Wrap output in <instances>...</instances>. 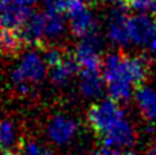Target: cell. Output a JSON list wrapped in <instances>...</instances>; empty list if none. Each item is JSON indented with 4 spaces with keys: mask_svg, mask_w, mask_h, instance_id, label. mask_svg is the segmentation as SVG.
I'll return each instance as SVG.
<instances>
[{
    "mask_svg": "<svg viewBox=\"0 0 156 155\" xmlns=\"http://www.w3.org/2000/svg\"><path fill=\"white\" fill-rule=\"evenodd\" d=\"M147 74V63L143 58L126 57L118 53L108 54L102 62V75L106 83L124 80L132 85H138Z\"/></svg>",
    "mask_w": 156,
    "mask_h": 155,
    "instance_id": "1",
    "label": "cell"
},
{
    "mask_svg": "<svg viewBox=\"0 0 156 155\" xmlns=\"http://www.w3.org/2000/svg\"><path fill=\"white\" fill-rule=\"evenodd\" d=\"M47 63L37 52L30 51L22 54L20 62L12 69L10 80L20 93L30 92L31 83L41 81L47 75Z\"/></svg>",
    "mask_w": 156,
    "mask_h": 155,
    "instance_id": "2",
    "label": "cell"
},
{
    "mask_svg": "<svg viewBox=\"0 0 156 155\" xmlns=\"http://www.w3.org/2000/svg\"><path fill=\"white\" fill-rule=\"evenodd\" d=\"M125 118L124 111L114 99L98 102L89 109L88 121L97 135L103 137L106 133Z\"/></svg>",
    "mask_w": 156,
    "mask_h": 155,
    "instance_id": "3",
    "label": "cell"
},
{
    "mask_svg": "<svg viewBox=\"0 0 156 155\" xmlns=\"http://www.w3.org/2000/svg\"><path fill=\"white\" fill-rule=\"evenodd\" d=\"M66 14L70 18V27L76 36L85 38L96 32L97 21L94 14L89 10L85 0H70Z\"/></svg>",
    "mask_w": 156,
    "mask_h": 155,
    "instance_id": "4",
    "label": "cell"
},
{
    "mask_svg": "<svg viewBox=\"0 0 156 155\" xmlns=\"http://www.w3.org/2000/svg\"><path fill=\"white\" fill-rule=\"evenodd\" d=\"M99 49L101 38L97 35V31L83 38V40L77 44L74 56L81 70H99V66H102Z\"/></svg>",
    "mask_w": 156,
    "mask_h": 155,
    "instance_id": "5",
    "label": "cell"
},
{
    "mask_svg": "<svg viewBox=\"0 0 156 155\" xmlns=\"http://www.w3.org/2000/svg\"><path fill=\"white\" fill-rule=\"evenodd\" d=\"M128 18L125 4H119L111 10L108 16L107 36L116 45H128L130 40L129 27H128Z\"/></svg>",
    "mask_w": 156,
    "mask_h": 155,
    "instance_id": "6",
    "label": "cell"
},
{
    "mask_svg": "<svg viewBox=\"0 0 156 155\" xmlns=\"http://www.w3.org/2000/svg\"><path fill=\"white\" fill-rule=\"evenodd\" d=\"M130 40L138 45H148L156 35V21L147 13H138L128 21Z\"/></svg>",
    "mask_w": 156,
    "mask_h": 155,
    "instance_id": "7",
    "label": "cell"
},
{
    "mask_svg": "<svg viewBox=\"0 0 156 155\" xmlns=\"http://www.w3.org/2000/svg\"><path fill=\"white\" fill-rule=\"evenodd\" d=\"M76 120L65 115H57L48 123L47 133L51 141L57 143V145H65L70 142L77 133Z\"/></svg>",
    "mask_w": 156,
    "mask_h": 155,
    "instance_id": "8",
    "label": "cell"
},
{
    "mask_svg": "<svg viewBox=\"0 0 156 155\" xmlns=\"http://www.w3.org/2000/svg\"><path fill=\"white\" fill-rule=\"evenodd\" d=\"M136 141V133L133 129L132 124L128 121L126 118H124L121 121H119L108 133H106L102 137L103 146L107 147H129Z\"/></svg>",
    "mask_w": 156,
    "mask_h": 155,
    "instance_id": "9",
    "label": "cell"
},
{
    "mask_svg": "<svg viewBox=\"0 0 156 155\" xmlns=\"http://www.w3.org/2000/svg\"><path fill=\"white\" fill-rule=\"evenodd\" d=\"M18 32L23 44H27V45H39L41 43L43 38H45L43 13L40 14V13L32 12L31 16L25 22V25L18 30Z\"/></svg>",
    "mask_w": 156,
    "mask_h": 155,
    "instance_id": "10",
    "label": "cell"
},
{
    "mask_svg": "<svg viewBox=\"0 0 156 155\" xmlns=\"http://www.w3.org/2000/svg\"><path fill=\"white\" fill-rule=\"evenodd\" d=\"M31 9L29 7H21L17 4H12L8 9L0 13V25L4 30L18 31L25 25L27 18L31 16Z\"/></svg>",
    "mask_w": 156,
    "mask_h": 155,
    "instance_id": "11",
    "label": "cell"
},
{
    "mask_svg": "<svg viewBox=\"0 0 156 155\" xmlns=\"http://www.w3.org/2000/svg\"><path fill=\"white\" fill-rule=\"evenodd\" d=\"M105 78L99 70H81L80 89L87 97H99L105 89Z\"/></svg>",
    "mask_w": 156,
    "mask_h": 155,
    "instance_id": "12",
    "label": "cell"
},
{
    "mask_svg": "<svg viewBox=\"0 0 156 155\" xmlns=\"http://www.w3.org/2000/svg\"><path fill=\"white\" fill-rule=\"evenodd\" d=\"M77 70H79V65H77L75 57L66 56L59 65L51 69V79L55 85H66L71 78L77 73Z\"/></svg>",
    "mask_w": 156,
    "mask_h": 155,
    "instance_id": "13",
    "label": "cell"
},
{
    "mask_svg": "<svg viewBox=\"0 0 156 155\" xmlns=\"http://www.w3.org/2000/svg\"><path fill=\"white\" fill-rule=\"evenodd\" d=\"M136 101L144 118L156 120V89L151 87H141L136 93Z\"/></svg>",
    "mask_w": 156,
    "mask_h": 155,
    "instance_id": "14",
    "label": "cell"
},
{
    "mask_svg": "<svg viewBox=\"0 0 156 155\" xmlns=\"http://www.w3.org/2000/svg\"><path fill=\"white\" fill-rule=\"evenodd\" d=\"M44 16V34L47 38H58L65 32L66 21L63 13L57 10L47 9L43 13Z\"/></svg>",
    "mask_w": 156,
    "mask_h": 155,
    "instance_id": "15",
    "label": "cell"
},
{
    "mask_svg": "<svg viewBox=\"0 0 156 155\" xmlns=\"http://www.w3.org/2000/svg\"><path fill=\"white\" fill-rule=\"evenodd\" d=\"M18 143V131L13 121L8 119L0 120V149L10 151Z\"/></svg>",
    "mask_w": 156,
    "mask_h": 155,
    "instance_id": "16",
    "label": "cell"
},
{
    "mask_svg": "<svg viewBox=\"0 0 156 155\" xmlns=\"http://www.w3.org/2000/svg\"><path fill=\"white\" fill-rule=\"evenodd\" d=\"M22 44H23V41H22L18 31L3 29L2 34H0V51L2 52L13 53L18 51Z\"/></svg>",
    "mask_w": 156,
    "mask_h": 155,
    "instance_id": "17",
    "label": "cell"
},
{
    "mask_svg": "<svg viewBox=\"0 0 156 155\" xmlns=\"http://www.w3.org/2000/svg\"><path fill=\"white\" fill-rule=\"evenodd\" d=\"M133 87L130 83H126L124 80H116V81H111L107 84L108 88V95L111 99L114 101H126L128 98L132 96L133 93Z\"/></svg>",
    "mask_w": 156,
    "mask_h": 155,
    "instance_id": "18",
    "label": "cell"
},
{
    "mask_svg": "<svg viewBox=\"0 0 156 155\" xmlns=\"http://www.w3.org/2000/svg\"><path fill=\"white\" fill-rule=\"evenodd\" d=\"M20 155H53V153L36 141H26L20 146Z\"/></svg>",
    "mask_w": 156,
    "mask_h": 155,
    "instance_id": "19",
    "label": "cell"
},
{
    "mask_svg": "<svg viewBox=\"0 0 156 155\" xmlns=\"http://www.w3.org/2000/svg\"><path fill=\"white\" fill-rule=\"evenodd\" d=\"M65 57H66L65 54L57 48H49L43 54V58H44V61H45L47 66L48 67H51V69L54 67V66L59 65L63 61Z\"/></svg>",
    "mask_w": 156,
    "mask_h": 155,
    "instance_id": "20",
    "label": "cell"
},
{
    "mask_svg": "<svg viewBox=\"0 0 156 155\" xmlns=\"http://www.w3.org/2000/svg\"><path fill=\"white\" fill-rule=\"evenodd\" d=\"M128 5L137 10L138 13H147V12H151V8H152V0H129Z\"/></svg>",
    "mask_w": 156,
    "mask_h": 155,
    "instance_id": "21",
    "label": "cell"
},
{
    "mask_svg": "<svg viewBox=\"0 0 156 155\" xmlns=\"http://www.w3.org/2000/svg\"><path fill=\"white\" fill-rule=\"evenodd\" d=\"M93 155H120L118 151L115 150L112 147H107V146H103L101 149H98V150L94 153Z\"/></svg>",
    "mask_w": 156,
    "mask_h": 155,
    "instance_id": "22",
    "label": "cell"
},
{
    "mask_svg": "<svg viewBox=\"0 0 156 155\" xmlns=\"http://www.w3.org/2000/svg\"><path fill=\"white\" fill-rule=\"evenodd\" d=\"M12 4H14L13 0H0V13H3L5 9H8Z\"/></svg>",
    "mask_w": 156,
    "mask_h": 155,
    "instance_id": "23",
    "label": "cell"
},
{
    "mask_svg": "<svg viewBox=\"0 0 156 155\" xmlns=\"http://www.w3.org/2000/svg\"><path fill=\"white\" fill-rule=\"evenodd\" d=\"M35 2L36 0H13L14 4L21 5V7H29V8H30V5H32Z\"/></svg>",
    "mask_w": 156,
    "mask_h": 155,
    "instance_id": "24",
    "label": "cell"
},
{
    "mask_svg": "<svg viewBox=\"0 0 156 155\" xmlns=\"http://www.w3.org/2000/svg\"><path fill=\"white\" fill-rule=\"evenodd\" d=\"M148 48H150V51H151L152 53H155L156 54V35L151 39V41L148 43V45H147Z\"/></svg>",
    "mask_w": 156,
    "mask_h": 155,
    "instance_id": "25",
    "label": "cell"
},
{
    "mask_svg": "<svg viewBox=\"0 0 156 155\" xmlns=\"http://www.w3.org/2000/svg\"><path fill=\"white\" fill-rule=\"evenodd\" d=\"M146 155H156V143H154V145L150 146Z\"/></svg>",
    "mask_w": 156,
    "mask_h": 155,
    "instance_id": "26",
    "label": "cell"
},
{
    "mask_svg": "<svg viewBox=\"0 0 156 155\" xmlns=\"http://www.w3.org/2000/svg\"><path fill=\"white\" fill-rule=\"evenodd\" d=\"M106 2H110V3H112L115 5H119V4H125L122 0H106Z\"/></svg>",
    "mask_w": 156,
    "mask_h": 155,
    "instance_id": "27",
    "label": "cell"
},
{
    "mask_svg": "<svg viewBox=\"0 0 156 155\" xmlns=\"http://www.w3.org/2000/svg\"><path fill=\"white\" fill-rule=\"evenodd\" d=\"M0 155H16V154H13L12 151H3Z\"/></svg>",
    "mask_w": 156,
    "mask_h": 155,
    "instance_id": "28",
    "label": "cell"
},
{
    "mask_svg": "<svg viewBox=\"0 0 156 155\" xmlns=\"http://www.w3.org/2000/svg\"><path fill=\"white\" fill-rule=\"evenodd\" d=\"M122 155H138V154H136V153H132V151H128V153L122 154Z\"/></svg>",
    "mask_w": 156,
    "mask_h": 155,
    "instance_id": "29",
    "label": "cell"
},
{
    "mask_svg": "<svg viewBox=\"0 0 156 155\" xmlns=\"http://www.w3.org/2000/svg\"><path fill=\"white\" fill-rule=\"evenodd\" d=\"M2 31H3V27H2V25H0V34H2Z\"/></svg>",
    "mask_w": 156,
    "mask_h": 155,
    "instance_id": "30",
    "label": "cell"
},
{
    "mask_svg": "<svg viewBox=\"0 0 156 155\" xmlns=\"http://www.w3.org/2000/svg\"><path fill=\"white\" fill-rule=\"evenodd\" d=\"M122 2H124V3H129V0H122Z\"/></svg>",
    "mask_w": 156,
    "mask_h": 155,
    "instance_id": "31",
    "label": "cell"
}]
</instances>
